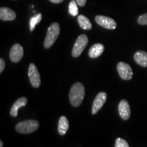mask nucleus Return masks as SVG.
<instances>
[{"label":"nucleus","mask_w":147,"mask_h":147,"mask_svg":"<svg viewBox=\"0 0 147 147\" xmlns=\"http://www.w3.org/2000/svg\"><path fill=\"white\" fill-rule=\"evenodd\" d=\"M115 147H129V146L128 143L124 139L121 138H118L116 140L115 142Z\"/></svg>","instance_id":"nucleus-19"},{"label":"nucleus","mask_w":147,"mask_h":147,"mask_svg":"<svg viewBox=\"0 0 147 147\" xmlns=\"http://www.w3.org/2000/svg\"><path fill=\"white\" fill-rule=\"evenodd\" d=\"M85 90L81 82H77L71 86L69 91V102L74 107H78L83 101Z\"/></svg>","instance_id":"nucleus-1"},{"label":"nucleus","mask_w":147,"mask_h":147,"mask_svg":"<svg viewBox=\"0 0 147 147\" xmlns=\"http://www.w3.org/2000/svg\"><path fill=\"white\" fill-rule=\"evenodd\" d=\"M60 33V27L57 23H53L48 29L47 36L44 42V47L46 49H49L52 47L56 40L57 39Z\"/></svg>","instance_id":"nucleus-3"},{"label":"nucleus","mask_w":147,"mask_h":147,"mask_svg":"<svg viewBox=\"0 0 147 147\" xmlns=\"http://www.w3.org/2000/svg\"><path fill=\"white\" fill-rule=\"evenodd\" d=\"M138 23L141 25H147V13L140 16L138 18Z\"/></svg>","instance_id":"nucleus-20"},{"label":"nucleus","mask_w":147,"mask_h":147,"mask_svg":"<svg viewBox=\"0 0 147 147\" xmlns=\"http://www.w3.org/2000/svg\"><path fill=\"white\" fill-rule=\"evenodd\" d=\"M104 46L102 44L97 43L90 48L89 51V56L91 58H97L101 56L104 51Z\"/></svg>","instance_id":"nucleus-13"},{"label":"nucleus","mask_w":147,"mask_h":147,"mask_svg":"<svg viewBox=\"0 0 147 147\" xmlns=\"http://www.w3.org/2000/svg\"><path fill=\"white\" fill-rule=\"evenodd\" d=\"M134 60L138 65L142 67H147V53L139 51L134 54Z\"/></svg>","instance_id":"nucleus-14"},{"label":"nucleus","mask_w":147,"mask_h":147,"mask_svg":"<svg viewBox=\"0 0 147 147\" xmlns=\"http://www.w3.org/2000/svg\"><path fill=\"white\" fill-rule=\"evenodd\" d=\"M23 48L19 44H15L12 46L10 51V59L14 63L19 62L23 57Z\"/></svg>","instance_id":"nucleus-9"},{"label":"nucleus","mask_w":147,"mask_h":147,"mask_svg":"<svg viewBox=\"0 0 147 147\" xmlns=\"http://www.w3.org/2000/svg\"><path fill=\"white\" fill-rule=\"evenodd\" d=\"M88 42H89V40H88L87 35L81 34L78 37L74 45L72 52H71V55L73 57H78L82 54L88 45Z\"/></svg>","instance_id":"nucleus-4"},{"label":"nucleus","mask_w":147,"mask_h":147,"mask_svg":"<svg viewBox=\"0 0 147 147\" xmlns=\"http://www.w3.org/2000/svg\"><path fill=\"white\" fill-rule=\"evenodd\" d=\"M42 18V15L41 13H39L34 16H33L32 18H31L30 21H29V25H30V31L33 32L34 30L35 27H36V25H38V23L41 21Z\"/></svg>","instance_id":"nucleus-17"},{"label":"nucleus","mask_w":147,"mask_h":147,"mask_svg":"<svg viewBox=\"0 0 147 147\" xmlns=\"http://www.w3.org/2000/svg\"><path fill=\"white\" fill-rule=\"evenodd\" d=\"M106 99H107V94L105 92L102 91L97 95L92 106L91 113L93 115H95L102 108V106L105 104Z\"/></svg>","instance_id":"nucleus-8"},{"label":"nucleus","mask_w":147,"mask_h":147,"mask_svg":"<svg viewBox=\"0 0 147 147\" xmlns=\"http://www.w3.org/2000/svg\"><path fill=\"white\" fill-rule=\"evenodd\" d=\"M40 127V123L36 120H26L18 123L15 127L16 131L19 134H29L36 131Z\"/></svg>","instance_id":"nucleus-2"},{"label":"nucleus","mask_w":147,"mask_h":147,"mask_svg":"<svg viewBox=\"0 0 147 147\" xmlns=\"http://www.w3.org/2000/svg\"><path fill=\"white\" fill-rule=\"evenodd\" d=\"M96 23L101 27L108 29H115L117 24L115 20L112 18L103 15H97L95 18Z\"/></svg>","instance_id":"nucleus-7"},{"label":"nucleus","mask_w":147,"mask_h":147,"mask_svg":"<svg viewBox=\"0 0 147 147\" xmlns=\"http://www.w3.org/2000/svg\"><path fill=\"white\" fill-rule=\"evenodd\" d=\"M27 103V97H23L18 98L14 104L12 106V108L10 110V115L13 117H16L18 115V110L21 107L26 106Z\"/></svg>","instance_id":"nucleus-12"},{"label":"nucleus","mask_w":147,"mask_h":147,"mask_svg":"<svg viewBox=\"0 0 147 147\" xmlns=\"http://www.w3.org/2000/svg\"><path fill=\"white\" fill-rule=\"evenodd\" d=\"M78 22L80 27L83 29H87L89 30L92 28V25L90 20L86 16H84L82 14H80L78 16Z\"/></svg>","instance_id":"nucleus-16"},{"label":"nucleus","mask_w":147,"mask_h":147,"mask_svg":"<svg viewBox=\"0 0 147 147\" xmlns=\"http://www.w3.org/2000/svg\"><path fill=\"white\" fill-rule=\"evenodd\" d=\"M76 1L80 6H84L87 2V0H76Z\"/></svg>","instance_id":"nucleus-22"},{"label":"nucleus","mask_w":147,"mask_h":147,"mask_svg":"<svg viewBox=\"0 0 147 147\" xmlns=\"http://www.w3.org/2000/svg\"><path fill=\"white\" fill-rule=\"evenodd\" d=\"M69 13L74 16L78 15V8L76 1L75 0H71L69 3Z\"/></svg>","instance_id":"nucleus-18"},{"label":"nucleus","mask_w":147,"mask_h":147,"mask_svg":"<svg viewBox=\"0 0 147 147\" xmlns=\"http://www.w3.org/2000/svg\"><path fill=\"white\" fill-rule=\"evenodd\" d=\"M69 129V121L65 116H61L59 118L58 123V132L61 136L66 134Z\"/></svg>","instance_id":"nucleus-15"},{"label":"nucleus","mask_w":147,"mask_h":147,"mask_svg":"<svg viewBox=\"0 0 147 147\" xmlns=\"http://www.w3.org/2000/svg\"><path fill=\"white\" fill-rule=\"evenodd\" d=\"M119 113L121 119L123 120H127L129 119L130 115H131V110H130V107L129 105V103L126 100H122L119 102Z\"/></svg>","instance_id":"nucleus-10"},{"label":"nucleus","mask_w":147,"mask_h":147,"mask_svg":"<svg viewBox=\"0 0 147 147\" xmlns=\"http://www.w3.org/2000/svg\"><path fill=\"white\" fill-rule=\"evenodd\" d=\"M5 67V63L4 59H3L2 58L0 59V73L3 72V71L4 70Z\"/></svg>","instance_id":"nucleus-21"},{"label":"nucleus","mask_w":147,"mask_h":147,"mask_svg":"<svg viewBox=\"0 0 147 147\" xmlns=\"http://www.w3.org/2000/svg\"><path fill=\"white\" fill-rule=\"evenodd\" d=\"M49 1L55 3H61L63 0H49Z\"/></svg>","instance_id":"nucleus-23"},{"label":"nucleus","mask_w":147,"mask_h":147,"mask_svg":"<svg viewBox=\"0 0 147 147\" xmlns=\"http://www.w3.org/2000/svg\"><path fill=\"white\" fill-rule=\"evenodd\" d=\"M117 71L123 80H131L133 76V71L131 66L125 62L121 61L117 64Z\"/></svg>","instance_id":"nucleus-6"},{"label":"nucleus","mask_w":147,"mask_h":147,"mask_svg":"<svg viewBox=\"0 0 147 147\" xmlns=\"http://www.w3.org/2000/svg\"><path fill=\"white\" fill-rule=\"evenodd\" d=\"M16 17V12L12 9L6 8V7H1L0 8V19L1 21H14Z\"/></svg>","instance_id":"nucleus-11"},{"label":"nucleus","mask_w":147,"mask_h":147,"mask_svg":"<svg viewBox=\"0 0 147 147\" xmlns=\"http://www.w3.org/2000/svg\"><path fill=\"white\" fill-rule=\"evenodd\" d=\"M0 147H3V142H2V140H0Z\"/></svg>","instance_id":"nucleus-24"},{"label":"nucleus","mask_w":147,"mask_h":147,"mask_svg":"<svg viewBox=\"0 0 147 147\" xmlns=\"http://www.w3.org/2000/svg\"><path fill=\"white\" fill-rule=\"evenodd\" d=\"M28 76L30 83L34 88H38L41 84V79L38 69L34 63H31L29 66Z\"/></svg>","instance_id":"nucleus-5"}]
</instances>
